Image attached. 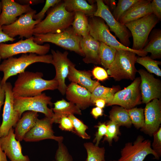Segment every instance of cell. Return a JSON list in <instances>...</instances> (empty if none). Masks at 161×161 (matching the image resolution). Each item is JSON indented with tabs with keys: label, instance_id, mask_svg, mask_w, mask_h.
<instances>
[{
	"label": "cell",
	"instance_id": "cell-23",
	"mask_svg": "<svg viewBox=\"0 0 161 161\" xmlns=\"http://www.w3.org/2000/svg\"><path fill=\"white\" fill-rule=\"evenodd\" d=\"M91 76L90 71L77 70L73 63L70 67L67 78L71 82L78 84L92 93L95 88L100 84L98 81L92 79Z\"/></svg>",
	"mask_w": 161,
	"mask_h": 161
},
{
	"label": "cell",
	"instance_id": "cell-41",
	"mask_svg": "<svg viewBox=\"0 0 161 161\" xmlns=\"http://www.w3.org/2000/svg\"><path fill=\"white\" fill-rule=\"evenodd\" d=\"M95 127L97 128V130L95 134L93 143H95V145L98 146L100 140L106 133L107 126L105 123L99 122Z\"/></svg>",
	"mask_w": 161,
	"mask_h": 161
},
{
	"label": "cell",
	"instance_id": "cell-9",
	"mask_svg": "<svg viewBox=\"0 0 161 161\" xmlns=\"http://www.w3.org/2000/svg\"><path fill=\"white\" fill-rule=\"evenodd\" d=\"M50 49V45L48 44L41 45L35 43L33 36L13 44L0 43V56L1 59L4 60L19 54L29 53L44 55L48 52Z\"/></svg>",
	"mask_w": 161,
	"mask_h": 161
},
{
	"label": "cell",
	"instance_id": "cell-35",
	"mask_svg": "<svg viewBox=\"0 0 161 161\" xmlns=\"http://www.w3.org/2000/svg\"><path fill=\"white\" fill-rule=\"evenodd\" d=\"M140 0H119L112 13L114 18L119 21L122 16Z\"/></svg>",
	"mask_w": 161,
	"mask_h": 161
},
{
	"label": "cell",
	"instance_id": "cell-22",
	"mask_svg": "<svg viewBox=\"0 0 161 161\" xmlns=\"http://www.w3.org/2000/svg\"><path fill=\"white\" fill-rule=\"evenodd\" d=\"M100 42L89 34L82 37L80 46L84 57L83 59L85 63L101 64L99 55Z\"/></svg>",
	"mask_w": 161,
	"mask_h": 161
},
{
	"label": "cell",
	"instance_id": "cell-39",
	"mask_svg": "<svg viewBox=\"0 0 161 161\" xmlns=\"http://www.w3.org/2000/svg\"><path fill=\"white\" fill-rule=\"evenodd\" d=\"M56 161H73L72 156L66 146L63 143H58V147L55 156Z\"/></svg>",
	"mask_w": 161,
	"mask_h": 161
},
{
	"label": "cell",
	"instance_id": "cell-2",
	"mask_svg": "<svg viewBox=\"0 0 161 161\" xmlns=\"http://www.w3.org/2000/svg\"><path fill=\"white\" fill-rule=\"evenodd\" d=\"M61 2L50 8L45 19L35 26L33 34L59 33L70 27L75 12L67 11Z\"/></svg>",
	"mask_w": 161,
	"mask_h": 161
},
{
	"label": "cell",
	"instance_id": "cell-28",
	"mask_svg": "<svg viewBox=\"0 0 161 161\" xmlns=\"http://www.w3.org/2000/svg\"><path fill=\"white\" fill-rule=\"evenodd\" d=\"M120 89L119 86L110 88L100 85H98L91 93L90 101L91 105H94L95 101L98 99L105 100L106 105L109 104L112 101L114 94Z\"/></svg>",
	"mask_w": 161,
	"mask_h": 161
},
{
	"label": "cell",
	"instance_id": "cell-46",
	"mask_svg": "<svg viewBox=\"0 0 161 161\" xmlns=\"http://www.w3.org/2000/svg\"><path fill=\"white\" fill-rule=\"evenodd\" d=\"M15 40V38L10 37L4 33L2 30L1 27L0 26V43L8 41L12 42Z\"/></svg>",
	"mask_w": 161,
	"mask_h": 161
},
{
	"label": "cell",
	"instance_id": "cell-40",
	"mask_svg": "<svg viewBox=\"0 0 161 161\" xmlns=\"http://www.w3.org/2000/svg\"><path fill=\"white\" fill-rule=\"evenodd\" d=\"M61 2V0H46L45 4L42 9L39 12L36 13L33 16V19L35 20L42 21L45 16V14L50 7L54 6Z\"/></svg>",
	"mask_w": 161,
	"mask_h": 161
},
{
	"label": "cell",
	"instance_id": "cell-13",
	"mask_svg": "<svg viewBox=\"0 0 161 161\" xmlns=\"http://www.w3.org/2000/svg\"><path fill=\"white\" fill-rule=\"evenodd\" d=\"M36 13V11L33 10L20 16L13 23L1 26L3 32L12 38L17 35L22 39L24 37L26 39L31 38L33 35L35 26L41 21L33 19Z\"/></svg>",
	"mask_w": 161,
	"mask_h": 161
},
{
	"label": "cell",
	"instance_id": "cell-26",
	"mask_svg": "<svg viewBox=\"0 0 161 161\" xmlns=\"http://www.w3.org/2000/svg\"><path fill=\"white\" fill-rule=\"evenodd\" d=\"M53 104L54 107L51 108L54 113L52 118L53 123H58L60 119L64 117L82 114L81 110L75 104L64 99L57 101Z\"/></svg>",
	"mask_w": 161,
	"mask_h": 161
},
{
	"label": "cell",
	"instance_id": "cell-44",
	"mask_svg": "<svg viewBox=\"0 0 161 161\" xmlns=\"http://www.w3.org/2000/svg\"><path fill=\"white\" fill-rule=\"evenodd\" d=\"M92 74L95 78L101 81L105 80L108 78L107 71L104 68L99 66L95 67L92 70Z\"/></svg>",
	"mask_w": 161,
	"mask_h": 161
},
{
	"label": "cell",
	"instance_id": "cell-10",
	"mask_svg": "<svg viewBox=\"0 0 161 161\" xmlns=\"http://www.w3.org/2000/svg\"><path fill=\"white\" fill-rule=\"evenodd\" d=\"M97 10L93 16L100 17L104 20L111 31L119 38L120 42L129 47L130 44L131 33L125 25L117 21L114 18L109 7L103 0H96Z\"/></svg>",
	"mask_w": 161,
	"mask_h": 161
},
{
	"label": "cell",
	"instance_id": "cell-38",
	"mask_svg": "<svg viewBox=\"0 0 161 161\" xmlns=\"http://www.w3.org/2000/svg\"><path fill=\"white\" fill-rule=\"evenodd\" d=\"M107 126L106 132L104 136L103 141H107L110 145H112L113 140L117 141L120 134V126L115 122L109 120L106 124Z\"/></svg>",
	"mask_w": 161,
	"mask_h": 161
},
{
	"label": "cell",
	"instance_id": "cell-55",
	"mask_svg": "<svg viewBox=\"0 0 161 161\" xmlns=\"http://www.w3.org/2000/svg\"><path fill=\"white\" fill-rule=\"evenodd\" d=\"M104 161H105V160H104ZM115 161V160H114V161Z\"/></svg>",
	"mask_w": 161,
	"mask_h": 161
},
{
	"label": "cell",
	"instance_id": "cell-15",
	"mask_svg": "<svg viewBox=\"0 0 161 161\" xmlns=\"http://www.w3.org/2000/svg\"><path fill=\"white\" fill-rule=\"evenodd\" d=\"M52 118L45 117L36 120L35 126L25 135L23 140L26 142H38L45 139H51L58 143L62 142L64 137L55 136L52 129Z\"/></svg>",
	"mask_w": 161,
	"mask_h": 161
},
{
	"label": "cell",
	"instance_id": "cell-4",
	"mask_svg": "<svg viewBox=\"0 0 161 161\" xmlns=\"http://www.w3.org/2000/svg\"><path fill=\"white\" fill-rule=\"evenodd\" d=\"M136 54L130 51L117 50L114 59L107 69L108 75L116 81L124 79L134 80L137 72Z\"/></svg>",
	"mask_w": 161,
	"mask_h": 161
},
{
	"label": "cell",
	"instance_id": "cell-14",
	"mask_svg": "<svg viewBox=\"0 0 161 161\" xmlns=\"http://www.w3.org/2000/svg\"><path fill=\"white\" fill-rule=\"evenodd\" d=\"M13 87L10 82L4 84L5 99L2 114V123L0 126V137L7 135L10 130L15 127L21 118L13 106Z\"/></svg>",
	"mask_w": 161,
	"mask_h": 161
},
{
	"label": "cell",
	"instance_id": "cell-3",
	"mask_svg": "<svg viewBox=\"0 0 161 161\" xmlns=\"http://www.w3.org/2000/svg\"><path fill=\"white\" fill-rule=\"evenodd\" d=\"M52 59L51 54L39 55L33 53L22 54L18 58L11 57L4 59L0 64V71L3 73L0 83L5 84L9 78L24 72L31 64L37 62L52 64Z\"/></svg>",
	"mask_w": 161,
	"mask_h": 161
},
{
	"label": "cell",
	"instance_id": "cell-51",
	"mask_svg": "<svg viewBox=\"0 0 161 161\" xmlns=\"http://www.w3.org/2000/svg\"><path fill=\"white\" fill-rule=\"evenodd\" d=\"M103 2H105V3H104L105 4H106L109 5L111 10H112L113 11L116 7V1L115 0H106L105 1H103Z\"/></svg>",
	"mask_w": 161,
	"mask_h": 161
},
{
	"label": "cell",
	"instance_id": "cell-12",
	"mask_svg": "<svg viewBox=\"0 0 161 161\" xmlns=\"http://www.w3.org/2000/svg\"><path fill=\"white\" fill-rule=\"evenodd\" d=\"M140 82V77L135 78L129 85L116 92L112 101L107 106L118 105L129 110L141 103Z\"/></svg>",
	"mask_w": 161,
	"mask_h": 161
},
{
	"label": "cell",
	"instance_id": "cell-27",
	"mask_svg": "<svg viewBox=\"0 0 161 161\" xmlns=\"http://www.w3.org/2000/svg\"><path fill=\"white\" fill-rule=\"evenodd\" d=\"M64 3L67 11L80 12L86 16H93L97 10V6L90 4L84 0H65Z\"/></svg>",
	"mask_w": 161,
	"mask_h": 161
},
{
	"label": "cell",
	"instance_id": "cell-36",
	"mask_svg": "<svg viewBox=\"0 0 161 161\" xmlns=\"http://www.w3.org/2000/svg\"><path fill=\"white\" fill-rule=\"evenodd\" d=\"M127 111L132 124L137 129L142 128L144 124V109L134 107Z\"/></svg>",
	"mask_w": 161,
	"mask_h": 161
},
{
	"label": "cell",
	"instance_id": "cell-8",
	"mask_svg": "<svg viewBox=\"0 0 161 161\" xmlns=\"http://www.w3.org/2000/svg\"><path fill=\"white\" fill-rule=\"evenodd\" d=\"M51 100L52 98L44 93L32 97H14V108L21 117L24 112L31 111L42 113L45 117L52 118L54 113L48 107V105L52 106Z\"/></svg>",
	"mask_w": 161,
	"mask_h": 161
},
{
	"label": "cell",
	"instance_id": "cell-37",
	"mask_svg": "<svg viewBox=\"0 0 161 161\" xmlns=\"http://www.w3.org/2000/svg\"><path fill=\"white\" fill-rule=\"evenodd\" d=\"M68 117L72 122L75 134L83 139L88 140L90 138V136L86 132L88 129L87 125L74 115H70Z\"/></svg>",
	"mask_w": 161,
	"mask_h": 161
},
{
	"label": "cell",
	"instance_id": "cell-1",
	"mask_svg": "<svg viewBox=\"0 0 161 161\" xmlns=\"http://www.w3.org/2000/svg\"><path fill=\"white\" fill-rule=\"evenodd\" d=\"M43 76L40 72L25 71L19 74L12 88L14 97L34 96L45 90L58 89V83L56 80L44 79Z\"/></svg>",
	"mask_w": 161,
	"mask_h": 161
},
{
	"label": "cell",
	"instance_id": "cell-53",
	"mask_svg": "<svg viewBox=\"0 0 161 161\" xmlns=\"http://www.w3.org/2000/svg\"><path fill=\"white\" fill-rule=\"evenodd\" d=\"M2 11V5H1V2L0 1V15Z\"/></svg>",
	"mask_w": 161,
	"mask_h": 161
},
{
	"label": "cell",
	"instance_id": "cell-11",
	"mask_svg": "<svg viewBox=\"0 0 161 161\" xmlns=\"http://www.w3.org/2000/svg\"><path fill=\"white\" fill-rule=\"evenodd\" d=\"M150 154L154 156L155 159H159L160 157L151 148V141L140 135L133 143L129 142L126 144L121 151V157L117 161H143Z\"/></svg>",
	"mask_w": 161,
	"mask_h": 161
},
{
	"label": "cell",
	"instance_id": "cell-25",
	"mask_svg": "<svg viewBox=\"0 0 161 161\" xmlns=\"http://www.w3.org/2000/svg\"><path fill=\"white\" fill-rule=\"evenodd\" d=\"M38 114L36 112L27 111L22 114L17 122L14 130L16 139L21 141L26 134L35 125Z\"/></svg>",
	"mask_w": 161,
	"mask_h": 161
},
{
	"label": "cell",
	"instance_id": "cell-29",
	"mask_svg": "<svg viewBox=\"0 0 161 161\" xmlns=\"http://www.w3.org/2000/svg\"><path fill=\"white\" fill-rule=\"evenodd\" d=\"M143 51L151 53L150 57L154 59L161 58V30L158 29L154 30L148 44L143 49Z\"/></svg>",
	"mask_w": 161,
	"mask_h": 161
},
{
	"label": "cell",
	"instance_id": "cell-24",
	"mask_svg": "<svg viewBox=\"0 0 161 161\" xmlns=\"http://www.w3.org/2000/svg\"><path fill=\"white\" fill-rule=\"evenodd\" d=\"M151 1L150 0H140L123 14L119 21L125 25L153 13Z\"/></svg>",
	"mask_w": 161,
	"mask_h": 161
},
{
	"label": "cell",
	"instance_id": "cell-45",
	"mask_svg": "<svg viewBox=\"0 0 161 161\" xmlns=\"http://www.w3.org/2000/svg\"><path fill=\"white\" fill-rule=\"evenodd\" d=\"M151 6L153 13L158 19H161V0H151Z\"/></svg>",
	"mask_w": 161,
	"mask_h": 161
},
{
	"label": "cell",
	"instance_id": "cell-20",
	"mask_svg": "<svg viewBox=\"0 0 161 161\" xmlns=\"http://www.w3.org/2000/svg\"><path fill=\"white\" fill-rule=\"evenodd\" d=\"M0 144L10 161H30L28 156L22 153L21 146L20 141L16 138L13 128L10 130L7 135L0 137Z\"/></svg>",
	"mask_w": 161,
	"mask_h": 161
},
{
	"label": "cell",
	"instance_id": "cell-54",
	"mask_svg": "<svg viewBox=\"0 0 161 161\" xmlns=\"http://www.w3.org/2000/svg\"><path fill=\"white\" fill-rule=\"evenodd\" d=\"M1 57H0V62L1 61ZM1 78H0V83L1 82Z\"/></svg>",
	"mask_w": 161,
	"mask_h": 161
},
{
	"label": "cell",
	"instance_id": "cell-19",
	"mask_svg": "<svg viewBox=\"0 0 161 161\" xmlns=\"http://www.w3.org/2000/svg\"><path fill=\"white\" fill-rule=\"evenodd\" d=\"M1 26L11 24L17 20L18 16L34 10L29 5H22L14 0H1Z\"/></svg>",
	"mask_w": 161,
	"mask_h": 161
},
{
	"label": "cell",
	"instance_id": "cell-52",
	"mask_svg": "<svg viewBox=\"0 0 161 161\" xmlns=\"http://www.w3.org/2000/svg\"><path fill=\"white\" fill-rule=\"evenodd\" d=\"M0 161H10L8 160L7 158V156L2 149L0 144Z\"/></svg>",
	"mask_w": 161,
	"mask_h": 161
},
{
	"label": "cell",
	"instance_id": "cell-42",
	"mask_svg": "<svg viewBox=\"0 0 161 161\" xmlns=\"http://www.w3.org/2000/svg\"><path fill=\"white\" fill-rule=\"evenodd\" d=\"M154 141L152 143L153 149L160 157L161 155V128L154 133Z\"/></svg>",
	"mask_w": 161,
	"mask_h": 161
},
{
	"label": "cell",
	"instance_id": "cell-5",
	"mask_svg": "<svg viewBox=\"0 0 161 161\" xmlns=\"http://www.w3.org/2000/svg\"><path fill=\"white\" fill-rule=\"evenodd\" d=\"M33 35L34 41L37 44L41 45L45 42L51 43L84 57L80 46L82 37L77 35L72 27H70L59 33L34 34Z\"/></svg>",
	"mask_w": 161,
	"mask_h": 161
},
{
	"label": "cell",
	"instance_id": "cell-30",
	"mask_svg": "<svg viewBox=\"0 0 161 161\" xmlns=\"http://www.w3.org/2000/svg\"><path fill=\"white\" fill-rule=\"evenodd\" d=\"M72 25L75 33L82 37L89 34V27L88 18L83 13L80 12H75Z\"/></svg>",
	"mask_w": 161,
	"mask_h": 161
},
{
	"label": "cell",
	"instance_id": "cell-47",
	"mask_svg": "<svg viewBox=\"0 0 161 161\" xmlns=\"http://www.w3.org/2000/svg\"><path fill=\"white\" fill-rule=\"evenodd\" d=\"M16 2L22 5H34L43 3V0H17Z\"/></svg>",
	"mask_w": 161,
	"mask_h": 161
},
{
	"label": "cell",
	"instance_id": "cell-6",
	"mask_svg": "<svg viewBox=\"0 0 161 161\" xmlns=\"http://www.w3.org/2000/svg\"><path fill=\"white\" fill-rule=\"evenodd\" d=\"M89 34L95 39L117 50L130 51L141 57L146 56L148 53L143 50H136L126 47L118 41L110 32L109 27L103 20L94 16L88 19Z\"/></svg>",
	"mask_w": 161,
	"mask_h": 161
},
{
	"label": "cell",
	"instance_id": "cell-50",
	"mask_svg": "<svg viewBox=\"0 0 161 161\" xmlns=\"http://www.w3.org/2000/svg\"><path fill=\"white\" fill-rule=\"evenodd\" d=\"M106 104L105 100L101 99H98L96 100L94 103L96 107L103 109Z\"/></svg>",
	"mask_w": 161,
	"mask_h": 161
},
{
	"label": "cell",
	"instance_id": "cell-17",
	"mask_svg": "<svg viewBox=\"0 0 161 161\" xmlns=\"http://www.w3.org/2000/svg\"><path fill=\"white\" fill-rule=\"evenodd\" d=\"M140 75V89L142 103L146 104L154 99L161 97V81L159 79L145 71L141 69L137 71Z\"/></svg>",
	"mask_w": 161,
	"mask_h": 161
},
{
	"label": "cell",
	"instance_id": "cell-21",
	"mask_svg": "<svg viewBox=\"0 0 161 161\" xmlns=\"http://www.w3.org/2000/svg\"><path fill=\"white\" fill-rule=\"evenodd\" d=\"M65 94L67 99L81 110L86 109L91 105V93L76 83L71 82L67 86Z\"/></svg>",
	"mask_w": 161,
	"mask_h": 161
},
{
	"label": "cell",
	"instance_id": "cell-48",
	"mask_svg": "<svg viewBox=\"0 0 161 161\" xmlns=\"http://www.w3.org/2000/svg\"><path fill=\"white\" fill-rule=\"evenodd\" d=\"M103 109L96 107L92 108L91 114L93 117L96 119L103 115Z\"/></svg>",
	"mask_w": 161,
	"mask_h": 161
},
{
	"label": "cell",
	"instance_id": "cell-32",
	"mask_svg": "<svg viewBox=\"0 0 161 161\" xmlns=\"http://www.w3.org/2000/svg\"><path fill=\"white\" fill-rule=\"evenodd\" d=\"M117 51L114 48L100 42L99 58L101 64L105 69H108L114 61Z\"/></svg>",
	"mask_w": 161,
	"mask_h": 161
},
{
	"label": "cell",
	"instance_id": "cell-56",
	"mask_svg": "<svg viewBox=\"0 0 161 161\" xmlns=\"http://www.w3.org/2000/svg\"><path fill=\"white\" fill-rule=\"evenodd\" d=\"M52 161H54V160H52Z\"/></svg>",
	"mask_w": 161,
	"mask_h": 161
},
{
	"label": "cell",
	"instance_id": "cell-18",
	"mask_svg": "<svg viewBox=\"0 0 161 161\" xmlns=\"http://www.w3.org/2000/svg\"><path fill=\"white\" fill-rule=\"evenodd\" d=\"M144 124L141 130L152 136L160 128L161 123V102L154 99L146 104L144 109Z\"/></svg>",
	"mask_w": 161,
	"mask_h": 161
},
{
	"label": "cell",
	"instance_id": "cell-34",
	"mask_svg": "<svg viewBox=\"0 0 161 161\" xmlns=\"http://www.w3.org/2000/svg\"><path fill=\"white\" fill-rule=\"evenodd\" d=\"M136 62L144 67L148 72L161 76V70L158 66L161 64L160 61L155 60L150 57L146 56L137 57Z\"/></svg>",
	"mask_w": 161,
	"mask_h": 161
},
{
	"label": "cell",
	"instance_id": "cell-16",
	"mask_svg": "<svg viewBox=\"0 0 161 161\" xmlns=\"http://www.w3.org/2000/svg\"><path fill=\"white\" fill-rule=\"evenodd\" d=\"M51 52L52 57V64L54 66L56 72L54 78L58 82L57 89L64 95L67 87L65 80L69 74L70 67L73 63L68 58L67 51L62 52L52 49Z\"/></svg>",
	"mask_w": 161,
	"mask_h": 161
},
{
	"label": "cell",
	"instance_id": "cell-31",
	"mask_svg": "<svg viewBox=\"0 0 161 161\" xmlns=\"http://www.w3.org/2000/svg\"><path fill=\"white\" fill-rule=\"evenodd\" d=\"M110 120L117 124L120 126H131L132 123L127 110L121 106H114L109 112Z\"/></svg>",
	"mask_w": 161,
	"mask_h": 161
},
{
	"label": "cell",
	"instance_id": "cell-7",
	"mask_svg": "<svg viewBox=\"0 0 161 161\" xmlns=\"http://www.w3.org/2000/svg\"><path fill=\"white\" fill-rule=\"evenodd\" d=\"M159 21L152 13L125 24L133 37L132 49L142 50L145 46L150 32Z\"/></svg>",
	"mask_w": 161,
	"mask_h": 161
},
{
	"label": "cell",
	"instance_id": "cell-43",
	"mask_svg": "<svg viewBox=\"0 0 161 161\" xmlns=\"http://www.w3.org/2000/svg\"><path fill=\"white\" fill-rule=\"evenodd\" d=\"M59 128L62 131H71L74 133L75 131L72 123L71 120L68 117H64L59 120Z\"/></svg>",
	"mask_w": 161,
	"mask_h": 161
},
{
	"label": "cell",
	"instance_id": "cell-33",
	"mask_svg": "<svg viewBox=\"0 0 161 161\" xmlns=\"http://www.w3.org/2000/svg\"><path fill=\"white\" fill-rule=\"evenodd\" d=\"M83 146L86 149L87 158L85 161H104L105 160V149L104 147L96 146L93 143H85Z\"/></svg>",
	"mask_w": 161,
	"mask_h": 161
},
{
	"label": "cell",
	"instance_id": "cell-49",
	"mask_svg": "<svg viewBox=\"0 0 161 161\" xmlns=\"http://www.w3.org/2000/svg\"><path fill=\"white\" fill-rule=\"evenodd\" d=\"M4 84H2L0 83V112L2 106L4 104L5 99Z\"/></svg>",
	"mask_w": 161,
	"mask_h": 161
}]
</instances>
